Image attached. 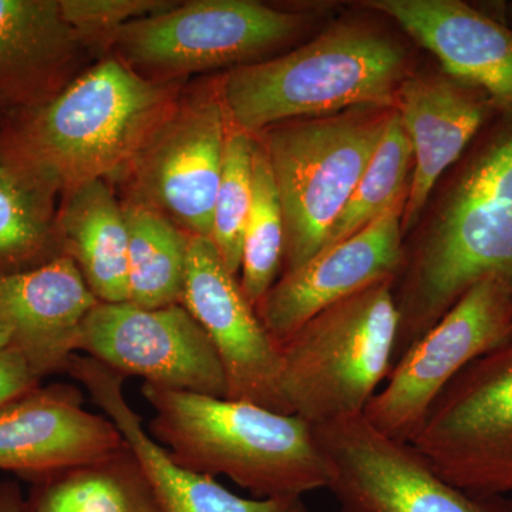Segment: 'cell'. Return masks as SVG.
Returning a JSON list of instances; mask_svg holds the SVG:
<instances>
[{
	"label": "cell",
	"instance_id": "cell-1",
	"mask_svg": "<svg viewBox=\"0 0 512 512\" xmlns=\"http://www.w3.org/2000/svg\"><path fill=\"white\" fill-rule=\"evenodd\" d=\"M402 268L393 366L480 279L497 276L512 292V117L501 116L468 156Z\"/></svg>",
	"mask_w": 512,
	"mask_h": 512
},
{
	"label": "cell",
	"instance_id": "cell-2",
	"mask_svg": "<svg viewBox=\"0 0 512 512\" xmlns=\"http://www.w3.org/2000/svg\"><path fill=\"white\" fill-rule=\"evenodd\" d=\"M141 394L154 413L148 434L181 467L227 476L261 500L328 488V461L301 417L147 383Z\"/></svg>",
	"mask_w": 512,
	"mask_h": 512
},
{
	"label": "cell",
	"instance_id": "cell-3",
	"mask_svg": "<svg viewBox=\"0 0 512 512\" xmlns=\"http://www.w3.org/2000/svg\"><path fill=\"white\" fill-rule=\"evenodd\" d=\"M402 47L373 30L339 26L288 55L237 66L220 97L228 120L256 136L303 117L389 109L404 82Z\"/></svg>",
	"mask_w": 512,
	"mask_h": 512
},
{
	"label": "cell",
	"instance_id": "cell-4",
	"mask_svg": "<svg viewBox=\"0 0 512 512\" xmlns=\"http://www.w3.org/2000/svg\"><path fill=\"white\" fill-rule=\"evenodd\" d=\"M177 84L103 60L39 109L3 120L62 194L127 170L177 104Z\"/></svg>",
	"mask_w": 512,
	"mask_h": 512
},
{
	"label": "cell",
	"instance_id": "cell-5",
	"mask_svg": "<svg viewBox=\"0 0 512 512\" xmlns=\"http://www.w3.org/2000/svg\"><path fill=\"white\" fill-rule=\"evenodd\" d=\"M397 328L394 278L313 316L279 345L289 413L311 426L363 414L392 372Z\"/></svg>",
	"mask_w": 512,
	"mask_h": 512
},
{
	"label": "cell",
	"instance_id": "cell-6",
	"mask_svg": "<svg viewBox=\"0 0 512 512\" xmlns=\"http://www.w3.org/2000/svg\"><path fill=\"white\" fill-rule=\"evenodd\" d=\"M392 114L355 109L264 131L284 215V274L325 248L330 229L365 174Z\"/></svg>",
	"mask_w": 512,
	"mask_h": 512
},
{
	"label": "cell",
	"instance_id": "cell-7",
	"mask_svg": "<svg viewBox=\"0 0 512 512\" xmlns=\"http://www.w3.org/2000/svg\"><path fill=\"white\" fill-rule=\"evenodd\" d=\"M410 444L468 495L512 494V343L468 363L431 404Z\"/></svg>",
	"mask_w": 512,
	"mask_h": 512
},
{
	"label": "cell",
	"instance_id": "cell-8",
	"mask_svg": "<svg viewBox=\"0 0 512 512\" xmlns=\"http://www.w3.org/2000/svg\"><path fill=\"white\" fill-rule=\"evenodd\" d=\"M510 343V286L485 276L400 357L363 416L389 439L410 444L444 387L468 363Z\"/></svg>",
	"mask_w": 512,
	"mask_h": 512
},
{
	"label": "cell",
	"instance_id": "cell-9",
	"mask_svg": "<svg viewBox=\"0 0 512 512\" xmlns=\"http://www.w3.org/2000/svg\"><path fill=\"white\" fill-rule=\"evenodd\" d=\"M342 512H512L508 497H473L448 484L409 443L363 414L312 426Z\"/></svg>",
	"mask_w": 512,
	"mask_h": 512
},
{
	"label": "cell",
	"instance_id": "cell-10",
	"mask_svg": "<svg viewBox=\"0 0 512 512\" xmlns=\"http://www.w3.org/2000/svg\"><path fill=\"white\" fill-rule=\"evenodd\" d=\"M301 26L302 16L252 0H194L128 23L113 43L130 67L184 76L242 66Z\"/></svg>",
	"mask_w": 512,
	"mask_h": 512
},
{
	"label": "cell",
	"instance_id": "cell-11",
	"mask_svg": "<svg viewBox=\"0 0 512 512\" xmlns=\"http://www.w3.org/2000/svg\"><path fill=\"white\" fill-rule=\"evenodd\" d=\"M161 389L227 399L214 345L184 305L146 309L99 302L84 319L77 353Z\"/></svg>",
	"mask_w": 512,
	"mask_h": 512
},
{
	"label": "cell",
	"instance_id": "cell-12",
	"mask_svg": "<svg viewBox=\"0 0 512 512\" xmlns=\"http://www.w3.org/2000/svg\"><path fill=\"white\" fill-rule=\"evenodd\" d=\"M228 116L221 97L175 104L131 160L136 198L188 235L210 237Z\"/></svg>",
	"mask_w": 512,
	"mask_h": 512
},
{
	"label": "cell",
	"instance_id": "cell-13",
	"mask_svg": "<svg viewBox=\"0 0 512 512\" xmlns=\"http://www.w3.org/2000/svg\"><path fill=\"white\" fill-rule=\"evenodd\" d=\"M183 305L217 350L227 399L291 414L281 390L278 343L262 325L210 237L190 238Z\"/></svg>",
	"mask_w": 512,
	"mask_h": 512
},
{
	"label": "cell",
	"instance_id": "cell-14",
	"mask_svg": "<svg viewBox=\"0 0 512 512\" xmlns=\"http://www.w3.org/2000/svg\"><path fill=\"white\" fill-rule=\"evenodd\" d=\"M406 198H399L362 231L323 249L275 282L255 311L278 346L323 309L396 276L406 255L402 244Z\"/></svg>",
	"mask_w": 512,
	"mask_h": 512
},
{
	"label": "cell",
	"instance_id": "cell-15",
	"mask_svg": "<svg viewBox=\"0 0 512 512\" xmlns=\"http://www.w3.org/2000/svg\"><path fill=\"white\" fill-rule=\"evenodd\" d=\"M126 446L109 417L84 409L74 384H40L0 410V471L30 483L96 463Z\"/></svg>",
	"mask_w": 512,
	"mask_h": 512
},
{
	"label": "cell",
	"instance_id": "cell-16",
	"mask_svg": "<svg viewBox=\"0 0 512 512\" xmlns=\"http://www.w3.org/2000/svg\"><path fill=\"white\" fill-rule=\"evenodd\" d=\"M439 59L448 77L476 87L512 117V28L460 0H372Z\"/></svg>",
	"mask_w": 512,
	"mask_h": 512
},
{
	"label": "cell",
	"instance_id": "cell-17",
	"mask_svg": "<svg viewBox=\"0 0 512 512\" xmlns=\"http://www.w3.org/2000/svg\"><path fill=\"white\" fill-rule=\"evenodd\" d=\"M99 299L69 255L18 274L0 275V319L10 346L40 379L66 372L80 330Z\"/></svg>",
	"mask_w": 512,
	"mask_h": 512
},
{
	"label": "cell",
	"instance_id": "cell-18",
	"mask_svg": "<svg viewBox=\"0 0 512 512\" xmlns=\"http://www.w3.org/2000/svg\"><path fill=\"white\" fill-rule=\"evenodd\" d=\"M66 373L82 384L93 402L123 434L137 457L163 512H308L302 497L242 498L214 477L175 463L144 429L143 421L124 396V377L84 355H74Z\"/></svg>",
	"mask_w": 512,
	"mask_h": 512
},
{
	"label": "cell",
	"instance_id": "cell-19",
	"mask_svg": "<svg viewBox=\"0 0 512 512\" xmlns=\"http://www.w3.org/2000/svg\"><path fill=\"white\" fill-rule=\"evenodd\" d=\"M397 106L414 158L402 220V231H409L441 175L497 111L480 89L448 76L404 79Z\"/></svg>",
	"mask_w": 512,
	"mask_h": 512
},
{
	"label": "cell",
	"instance_id": "cell-20",
	"mask_svg": "<svg viewBox=\"0 0 512 512\" xmlns=\"http://www.w3.org/2000/svg\"><path fill=\"white\" fill-rule=\"evenodd\" d=\"M82 37L59 0H0V116L29 113L76 77Z\"/></svg>",
	"mask_w": 512,
	"mask_h": 512
},
{
	"label": "cell",
	"instance_id": "cell-21",
	"mask_svg": "<svg viewBox=\"0 0 512 512\" xmlns=\"http://www.w3.org/2000/svg\"><path fill=\"white\" fill-rule=\"evenodd\" d=\"M62 194L6 123L0 126V275L18 274L63 255Z\"/></svg>",
	"mask_w": 512,
	"mask_h": 512
},
{
	"label": "cell",
	"instance_id": "cell-22",
	"mask_svg": "<svg viewBox=\"0 0 512 512\" xmlns=\"http://www.w3.org/2000/svg\"><path fill=\"white\" fill-rule=\"evenodd\" d=\"M60 241L99 302H128V232L123 205L104 180L64 194Z\"/></svg>",
	"mask_w": 512,
	"mask_h": 512
},
{
	"label": "cell",
	"instance_id": "cell-23",
	"mask_svg": "<svg viewBox=\"0 0 512 512\" xmlns=\"http://www.w3.org/2000/svg\"><path fill=\"white\" fill-rule=\"evenodd\" d=\"M25 512H163L130 447L32 481Z\"/></svg>",
	"mask_w": 512,
	"mask_h": 512
},
{
	"label": "cell",
	"instance_id": "cell-24",
	"mask_svg": "<svg viewBox=\"0 0 512 512\" xmlns=\"http://www.w3.org/2000/svg\"><path fill=\"white\" fill-rule=\"evenodd\" d=\"M128 232V302L146 309L183 305L190 238L146 202L123 205Z\"/></svg>",
	"mask_w": 512,
	"mask_h": 512
},
{
	"label": "cell",
	"instance_id": "cell-25",
	"mask_svg": "<svg viewBox=\"0 0 512 512\" xmlns=\"http://www.w3.org/2000/svg\"><path fill=\"white\" fill-rule=\"evenodd\" d=\"M285 228L281 200L265 148L256 140L252 205L242 247L241 285L254 308L275 284L284 262Z\"/></svg>",
	"mask_w": 512,
	"mask_h": 512
},
{
	"label": "cell",
	"instance_id": "cell-26",
	"mask_svg": "<svg viewBox=\"0 0 512 512\" xmlns=\"http://www.w3.org/2000/svg\"><path fill=\"white\" fill-rule=\"evenodd\" d=\"M412 160V144L396 111L390 116L365 174L330 229L325 248L362 231L389 210L399 198L406 197L409 191L407 174Z\"/></svg>",
	"mask_w": 512,
	"mask_h": 512
},
{
	"label": "cell",
	"instance_id": "cell-27",
	"mask_svg": "<svg viewBox=\"0 0 512 512\" xmlns=\"http://www.w3.org/2000/svg\"><path fill=\"white\" fill-rule=\"evenodd\" d=\"M255 146L254 136L234 124L228 127L211 239L222 262L235 276L241 269L245 228L252 205Z\"/></svg>",
	"mask_w": 512,
	"mask_h": 512
},
{
	"label": "cell",
	"instance_id": "cell-28",
	"mask_svg": "<svg viewBox=\"0 0 512 512\" xmlns=\"http://www.w3.org/2000/svg\"><path fill=\"white\" fill-rule=\"evenodd\" d=\"M66 22L84 43L111 42L128 23L177 5L164 0H59Z\"/></svg>",
	"mask_w": 512,
	"mask_h": 512
},
{
	"label": "cell",
	"instance_id": "cell-29",
	"mask_svg": "<svg viewBox=\"0 0 512 512\" xmlns=\"http://www.w3.org/2000/svg\"><path fill=\"white\" fill-rule=\"evenodd\" d=\"M39 376L12 346L0 349V410L40 386Z\"/></svg>",
	"mask_w": 512,
	"mask_h": 512
},
{
	"label": "cell",
	"instance_id": "cell-30",
	"mask_svg": "<svg viewBox=\"0 0 512 512\" xmlns=\"http://www.w3.org/2000/svg\"><path fill=\"white\" fill-rule=\"evenodd\" d=\"M26 498L16 481L0 483V512H25Z\"/></svg>",
	"mask_w": 512,
	"mask_h": 512
},
{
	"label": "cell",
	"instance_id": "cell-31",
	"mask_svg": "<svg viewBox=\"0 0 512 512\" xmlns=\"http://www.w3.org/2000/svg\"><path fill=\"white\" fill-rule=\"evenodd\" d=\"M10 345V333L6 328L5 323L0 319V349L6 348Z\"/></svg>",
	"mask_w": 512,
	"mask_h": 512
},
{
	"label": "cell",
	"instance_id": "cell-32",
	"mask_svg": "<svg viewBox=\"0 0 512 512\" xmlns=\"http://www.w3.org/2000/svg\"><path fill=\"white\" fill-rule=\"evenodd\" d=\"M507 13H508V16H510V18L512 19V3L510 6H507Z\"/></svg>",
	"mask_w": 512,
	"mask_h": 512
},
{
	"label": "cell",
	"instance_id": "cell-33",
	"mask_svg": "<svg viewBox=\"0 0 512 512\" xmlns=\"http://www.w3.org/2000/svg\"><path fill=\"white\" fill-rule=\"evenodd\" d=\"M2 123H3V119H2V116H0V126H2Z\"/></svg>",
	"mask_w": 512,
	"mask_h": 512
}]
</instances>
